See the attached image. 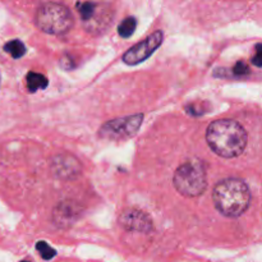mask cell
<instances>
[{"label": "cell", "instance_id": "3", "mask_svg": "<svg viewBox=\"0 0 262 262\" xmlns=\"http://www.w3.org/2000/svg\"><path fill=\"white\" fill-rule=\"evenodd\" d=\"M36 26L49 35H64L73 27L71 10L58 3H46L36 12Z\"/></svg>", "mask_w": 262, "mask_h": 262}, {"label": "cell", "instance_id": "5", "mask_svg": "<svg viewBox=\"0 0 262 262\" xmlns=\"http://www.w3.org/2000/svg\"><path fill=\"white\" fill-rule=\"evenodd\" d=\"M142 114H135L130 115V117L109 120L100 128L99 136L105 140H125V138L132 137L137 133L141 124H142Z\"/></svg>", "mask_w": 262, "mask_h": 262}, {"label": "cell", "instance_id": "15", "mask_svg": "<svg viewBox=\"0 0 262 262\" xmlns=\"http://www.w3.org/2000/svg\"><path fill=\"white\" fill-rule=\"evenodd\" d=\"M248 72H250V69H248L247 64H246L245 61H238V63L234 66V68H233V73L237 74V76L247 74Z\"/></svg>", "mask_w": 262, "mask_h": 262}, {"label": "cell", "instance_id": "1", "mask_svg": "<svg viewBox=\"0 0 262 262\" xmlns=\"http://www.w3.org/2000/svg\"><path fill=\"white\" fill-rule=\"evenodd\" d=\"M206 141L216 155L224 159L239 156L247 146L248 136L235 120H215L206 130Z\"/></svg>", "mask_w": 262, "mask_h": 262}, {"label": "cell", "instance_id": "6", "mask_svg": "<svg viewBox=\"0 0 262 262\" xmlns=\"http://www.w3.org/2000/svg\"><path fill=\"white\" fill-rule=\"evenodd\" d=\"M164 33L163 31H155L152 35L148 36L142 42L137 43L129 50L125 51L123 55V61L128 66H137V64L145 61L148 56L154 54V51L163 43Z\"/></svg>", "mask_w": 262, "mask_h": 262}, {"label": "cell", "instance_id": "9", "mask_svg": "<svg viewBox=\"0 0 262 262\" xmlns=\"http://www.w3.org/2000/svg\"><path fill=\"white\" fill-rule=\"evenodd\" d=\"M79 209L72 202H61L54 210V222L59 227H71L78 219Z\"/></svg>", "mask_w": 262, "mask_h": 262}, {"label": "cell", "instance_id": "10", "mask_svg": "<svg viewBox=\"0 0 262 262\" xmlns=\"http://www.w3.org/2000/svg\"><path fill=\"white\" fill-rule=\"evenodd\" d=\"M49 84L48 78L43 74L35 73V72H30L26 77V86L30 90V92H36L38 90L46 89Z\"/></svg>", "mask_w": 262, "mask_h": 262}, {"label": "cell", "instance_id": "8", "mask_svg": "<svg viewBox=\"0 0 262 262\" xmlns=\"http://www.w3.org/2000/svg\"><path fill=\"white\" fill-rule=\"evenodd\" d=\"M54 174L61 179H74L81 173V164L72 155H56L51 164Z\"/></svg>", "mask_w": 262, "mask_h": 262}, {"label": "cell", "instance_id": "7", "mask_svg": "<svg viewBox=\"0 0 262 262\" xmlns=\"http://www.w3.org/2000/svg\"><path fill=\"white\" fill-rule=\"evenodd\" d=\"M118 222L123 229L130 230V232L147 233L150 232L151 225H152L150 216L146 212L136 209H128L123 211Z\"/></svg>", "mask_w": 262, "mask_h": 262}, {"label": "cell", "instance_id": "12", "mask_svg": "<svg viewBox=\"0 0 262 262\" xmlns=\"http://www.w3.org/2000/svg\"><path fill=\"white\" fill-rule=\"evenodd\" d=\"M96 8L97 4H95V3H77V9H78L79 14H81L82 22H83L84 25H86L87 22H90L91 18L94 17L95 12H96Z\"/></svg>", "mask_w": 262, "mask_h": 262}, {"label": "cell", "instance_id": "14", "mask_svg": "<svg viewBox=\"0 0 262 262\" xmlns=\"http://www.w3.org/2000/svg\"><path fill=\"white\" fill-rule=\"evenodd\" d=\"M36 250L40 252L41 257L43 258V260H51V258H54V256L56 255V251L54 250L51 246H49L46 242H37L36 243Z\"/></svg>", "mask_w": 262, "mask_h": 262}, {"label": "cell", "instance_id": "2", "mask_svg": "<svg viewBox=\"0 0 262 262\" xmlns=\"http://www.w3.org/2000/svg\"><path fill=\"white\" fill-rule=\"evenodd\" d=\"M212 201L217 211L223 215L228 217H238L250 207V188L241 179H224L215 186L212 191Z\"/></svg>", "mask_w": 262, "mask_h": 262}, {"label": "cell", "instance_id": "16", "mask_svg": "<svg viewBox=\"0 0 262 262\" xmlns=\"http://www.w3.org/2000/svg\"><path fill=\"white\" fill-rule=\"evenodd\" d=\"M261 45H257V51H256V56L252 58V63L255 64L256 67H261Z\"/></svg>", "mask_w": 262, "mask_h": 262}, {"label": "cell", "instance_id": "13", "mask_svg": "<svg viewBox=\"0 0 262 262\" xmlns=\"http://www.w3.org/2000/svg\"><path fill=\"white\" fill-rule=\"evenodd\" d=\"M4 50L7 51L12 58L19 59L26 54V46L25 43L20 42L19 40H12L8 43H5Z\"/></svg>", "mask_w": 262, "mask_h": 262}, {"label": "cell", "instance_id": "11", "mask_svg": "<svg viewBox=\"0 0 262 262\" xmlns=\"http://www.w3.org/2000/svg\"><path fill=\"white\" fill-rule=\"evenodd\" d=\"M136 27H137V20L135 17H128L122 20L119 26H118V33L120 37L128 38L135 33Z\"/></svg>", "mask_w": 262, "mask_h": 262}, {"label": "cell", "instance_id": "17", "mask_svg": "<svg viewBox=\"0 0 262 262\" xmlns=\"http://www.w3.org/2000/svg\"><path fill=\"white\" fill-rule=\"evenodd\" d=\"M22 262H27V261H22Z\"/></svg>", "mask_w": 262, "mask_h": 262}, {"label": "cell", "instance_id": "4", "mask_svg": "<svg viewBox=\"0 0 262 262\" xmlns=\"http://www.w3.org/2000/svg\"><path fill=\"white\" fill-rule=\"evenodd\" d=\"M174 187L186 197H199L206 191L207 178L204 164L188 161L179 166L174 173Z\"/></svg>", "mask_w": 262, "mask_h": 262}]
</instances>
